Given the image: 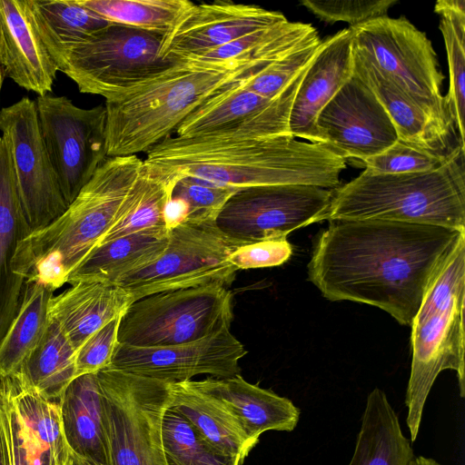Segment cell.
<instances>
[{
	"label": "cell",
	"instance_id": "1",
	"mask_svg": "<svg viewBox=\"0 0 465 465\" xmlns=\"http://www.w3.org/2000/svg\"><path fill=\"white\" fill-rule=\"evenodd\" d=\"M463 234L402 222L331 221L314 245L308 279L329 301L372 305L411 326L434 275Z\"/></svg>",
	"mask_w": 465,
	"mask_h": 465
},
{
	"label": "cell",
	"instance_id": "2",
	"mask_svg": "<svg viewBox=\"0 0 465 465\" xmlns=\"http://www.w3.org/2000/svg\"><path fill=\"white\" fill-rule=\"evenodd\" d=\"M143 162L177 177L189 176L236 190L307 184L335 189L346 160L321 143L292 134L265 138L169 136Z\"/></svg>",
	"mask_w": 465,
	"mask_h": 465
},
{
	"label": "cell",
	"instance_id": "3",
	"mask_svg": "<svg viewBox=\"0 0 465 465\" xmlns=\"http://www.w3.org/2000/svg\"><path fill=\"white\" fill-rule=\"evenodd\" d=\"M143 166L137 155L108 157L59 217L18 243L14 272L52 291L66 283L124 214Z\"/></svg>",
	"mask_w": 465,
	"mask_h": 465
},
{
	"label": "cell",
	"instance_id": "4",
	"mask_svg": "<svg viewBox=\"0 0 465 465\" xmlns=\"http://www.w3.org/2000/svg\"><path fill=\"white\" fill-rule=\"evenodd\" d=\"M278 58L266 54L246 63L208 65L174 61L144 84L110 101L106 109L108 157L146 153L228 83L261 72Z\"/></svg>",
	"mask_w": 465,
	"mask_h": 465
},
{
	"label": "cell",
	"instance_id": "5",
	"mask_svg": "<svg viewBox=\"0 0 465 465\" xmlns=\"http://www.w3.org/2000/svg\"><path fill=\"white\" fill-rule=\"evenodd\" d=\"M465 148L438 168L387 174L364 170L332 191L320 219L383 220L445 227L465 232Z\"/></svg>",
	"mask_w": 465,
	"mask_h": 465
},
{
	"label": "cell",
	"instance_id": "6",
	"mask_svg": "<svg viewBox=\"0 0 465 465\" xmlns=\"http://www.w3.org/2000/svg\"><path fill=\"white\" fill-rule=\"evenodd\" d=\"M464 304L465 234L434 275L411 325L412 359L405 405L411 442L417 439L430 389L442 371L457 373L460 395L465 396Z\"/></svg>",
	"mask_w": 465,
	"mask_h": 465
},
{
	"label": "cell",
	"instance_id": "7",
	"mask_svg": "<svg viewBox=\"0 0 465 465\" xmlns=\"http://www.w3.org/2000/svg\"><path fill=\"white\" fill-rule=\"evenodd\" d=\"M111 465H166L163 420L168 381L104 368L97 372Z\"/></svg>",
	"mask_w": 465,
	"mask_h": 465
},
{
	"label": "cell",
	"instance_id": "8",
	"mask_svg": "<svg viewBox=\"0 0 465 465\" xmlns=\"http://www.w3.org/2000/svg\"><path fill=\"white\" fill-rule=\"evenodd\" d=\"M349 27L355 52L391 76L430 115L457 130L451 109L441 94L445 76L425 33L405 16L384 15Z\"/></svg>",
	"mask_w": 465,
	"mask_h": 465
},
{
	"label": "cell",
	"instance_id": "9",
	"mask_svg": "<svg viewBox=\"0 0 465 465\" xmlns=\"http://www.w3.org/2000/svg\"><path fill=\"white\" fill-rule=\"evenodd\" d=\"M232 294L208 284L141 298L121 316L118 343L160 347L187 343L230 328Z\"/></svg>",
	"mask_w": 465,
	"mask_h": 465
},
{
	"label": "cell",
	"instance_id": "10",
	"mask_svg": "<svg viewBox=\"0 0 465 465\" xmlns=\"http://www.w3.org/2000/svg\"><path fill=\"white\" fill-rule=\"evenodd\" d=\"M162 35L111 24L68 54L60 69L79 91L116 99L169 68Z\"/></svg>",
	"mask_w": 465,
	"mask_h": 465
},
{
	"label": "cell",
	"instance_id": "11",
	"mask_svg": "<svg viewBox=\"0 0 465 465\" xmlns=\"http://www.w3.org/2000/svg\"><path fill=\"white\" fill-rule=\"evenodd\" d=\"M240 245L212 223L185 222L170 232L163 253L115 284L134 302L148 295L208 284L229 287L238 271L228 257Z\"/></svg>",
	"mask_w": 465,
	"mask_h": 465
},
{
	"label": "cell",
	"instance_id": "12",
	"mask_svg": "<svg viewBox=\"0 0 465 465\" xmlns=\"http://www.w3.org/2000/svg\"><path fill=\"white\" fill-rule=\"evenodd\" d=\"M35 102L40 133L69 205L108 158L106 109L81 108L66 96L48 94Z\"/></svg>",
	"mask_w": 465,
	"mask_h": 465
},
{
	"label": "cell",
	"instance_id": "13",
	"mask_svg": "<svg viewBox=\"0 0 465 465\" xmlns=\"http://www.w3.org/2000/svg\"><path fill=\"white\" fill-rule=\"evenodd\" d=\"M332 191L307 184L240 189L226 202L215 225L240 244L286 238L296 229L320 222Z\"/></svg>",
	"mask_w": 465,
	"mask_h": 465
},
{
	"label": "cell",
	"instance_id": "14",
	"mask_svg": "<svg viewBox=\"0 0 465 465\" xmlns=\"http://www.w3.org/2000/svg\"><path fill=\"white\" fill-rule=\"evenodd\" d=\"M308 68L272 99L245 86L246 79L253 74L228 83L176 128V136L230 139L292 134L291 111Z\"/></svg>",
	"mask_w": 465,
	"mask_h": 465
},
{
	"label": "cell",
	"instance_id": "15",
	"mask_svg": "<svg viewBox=\"0 0 465 465\" xmlns=\"http://www.w3.org/2000/svg\"><path fill=\"white\" fill-rule=\"evenodd\" d=\"M0 131L9 143L23 211L33 231L67 208L44 143L35 102L23 97L0 110Z\"/></svg>",
	"mask_w": 465,
	"mask_h": 465
},
{
	"label": "cell",
	"instance_id": "16",
	"mask_svg": "<svg viewBox=\"0 0 465 465\" xmlns=\"http://www.w3.org/2000/svg\"><path fill=\"white\" fill-rule=\"evenodd\" d=\"M246 353L243 344L226 328L194 341L171 346L117 343L108 368L168 382L190 381L199 374L227 378L240 374L239 361Z\"/></svg>",
	"mask_w": 465,
	"mask_h": 465
},
{
	"label": "cell",
	"instance_id": "17",
	"mask_svg": "<svg viewBox=\"0 0 465 465\" xmlns=\"http://www.w3.org/2000/svg\"><path fill=\"white\" fill-rule=\"evenodd\" d=\"M316 127L321 143L345 160L363 161L399 140L382 104L354 74L321 111Z\"/></svg>",
	"mask_w": 465,
	"mask_h": 465
},
{
	"label": "cell",
	"instance_id": "18",
	"mask_svg": "<svg viewBox=\"0 0 465 465\" xmlns=\"http://www.w3.org/2000/svg\"><path fill=\"white\" fill-rule=\"evenodd\" d=\"M286 19L281 12L254 5L193 3L163 36L159 54L170 61L183 60Z\"/></svg>",
	"mask_w": 465,
	"mask_h": 465
},
{
	"label": "cell",
	"instance_id": "19",
	"mask_svg": "<svg viewBox=\"0 0 465 465\" xmlns=\"http://www.w3.org/2000/svg\"><path fill=\"white\" fill-rule=\"evenodd\" d=\"M352 74L375 94L391 119L400 141L442 158L465 148L456 129L430 115L391 76L352 49Z\"/></svg>",
	"mask_w": 465,
	"mask_h": 465
},
{
	"label": "cell",
	"instance_id": "20",
	"mask_svg": "<svg viewBox=\"0 0 465 465\" xmlns=\"http://www.w3.org/2000/svg\"><path fill=\"white\" fill-rule=\"evenodd\" d=\"M352 66V32L350 27L323 39L298 88L292 107L289 125L293 137L321 143L316 127L318 115L351 78Z\"/></svg>",
	"mask_w": 465,
	"mask_h": 465
},
{
	"label": "cell",
	"instance_id": "21",
	"mask_svg": "<svg viewBox=\"0 0 465 465\" xmlns=\"http://www.w3.org/2000/svg\"><path fill=\"white\" fill-rule=\"evenodd\" d=\"M0 31L5 76L38 96L51 92L59 69L35 29L28 0H0Z\"/></svg>",
	"mask_w": 465,
	"mask_h": 465
},
{
	"label": "cell",
	"instance_id": "22",
	"mask_svg": "<svg viewBox=\"0 0 465 465\" xmlns=\"http://www.w3.org/2000/svg\"><path fill=\"white\" fill-rule=\"evenodd\" d=\"M191 382L221 401L254 440L267 430L292 431L299 422L300 410L291 400L252 384L240 374Z\"/></svg>",
	"mask_w": 465,
	"mask_h": 465
},
{
	"label": "cell",
	"instance_id": "23",
	"mask_svg": "<svg viewBox=\"0 0 465 465\" xmlns=\"http://www.w3.org/2000/svg\"><path fill=\"white\" fill-rule=\"evenodd\" d=\"M32 230L18 194L8 142L0 137V339L15 316L25 280L12 269L18 243Z\"/></svg>",
	"mask_w": 465,
	"mask_h": 465
},
{
	"label": "cell",
	"instance_id": "24",
	"mask_svg": "<svg viewBox=\"0 0 465 465\" xmlns=\"http://www.w3.org/2000/svg\"><path fill=\"white\" fill-rule=\"evenodd\" d=\"M133 303L117 285L79 282L52 296L48 317L54 320L75 351L95 331L124 314Z\"/></svg>",
	"mask_w": 465,
	"mask_h": 465
},
{
	"label": "cell",
	"instance_id": "25",
	"mask_svg": "<svg viewBox=\"0 0 465 465\" xmlns=\"http://www.w3.org/2000/svg\"><path fill=\"white\" fill-rule=\"evenodd\" d=\"M69 450L99 465H111L97 373L75 377L58 400Z\"/></svg>",
	"mask_w": 465,
	"mask_h": 465
},
{
	"label": "cell",
	"instance_id": "26",
	"mask_svg": "<svg viewBox=\"0 0 465 465\" xmlns=\"http://www.w3.org/2000/svg\"><path fill=\"white\" fill-rule=\"evenodd\" d=\"M170 232L166 227L146 229L97 244L70 273L67 283L115 285L124 276L155 262L168 245Z\"/></svg>",
	"mask_w": 465,
	"mask_h": 465
},
{
	"label": "cell",
	"instance_id": "27",
	"mask_svg": "<svg viewBox=\"0 0 465 465\" xmlns=\"http://www.w3.org/2000/svg\"><path fill=\"white\" fill-rule=\"evenodd\" d=\"M168 409L183 416L215 448L242 461L258 443L221 401L195 388L191 380L170 383Z\"/></svg>",
	"mask_w": 465,
	"mask_h": 465
},
{
	"label": "cell",
	"instance_id": "28",
	"mask_svg": "<svg viewBox=\"0 0 465 465\" xmlns=\"http://www.w3.org/2000/svg\"><path fill=\"white\" fill-rule=\"evenodd\" d=\"M414 457L386 393L374 388L366 400L356 444L348 465H410Z\"/></svg>",
	"mask_w": 465,
	"mask_h": 465
},
{
	"label": "cell",
	"instance_id": "29",
	"mask_svg": "<svg viewBox=\"0 0 465 465\" xmlns=\"http://www.w3.org/2000/svg\"><path fill=\"white\" fill-rule=\"evenodd\" d=\"M35 29L62 68L70 52L111 24L79 0H28Z\"/></svg>",
	"mask_w": 465,
	"mask_h": 465
},
{
	"label": "cell",
	"instance_id": "30",
	"mask_svg": "<svg viewBox=\"0 0 465 465\" xmlns=\"http://www.w3.org/2000/svg\"><path fill=\"white\" fill-rule=\"evenodd\" d=\"M22 386L42 397L59 400L75 376V350L58 323L48 317L46 328L19 371Z\"/></svg>",
	"mask_w": 465,
	"mask_h": 465
},
{
	"label": "cell",
	"instance_id": "31",
	"mask_svg": "<svg viewBox=\"0 0 465 465\" xmlns=\"http://www.w3.org/2000/svg\"><path fill=\"white\" fill-rule=\"evenodd\" d=\"M24 423L32 449L43 465H64L69 453L58 402L22 386L15 376L1 381Z\"/></svg>",
	"mask_w": 465,
	"mask_h": 465
},
{
	"label": "cell",
	"instance_id": "32",
	"mask_svg": "<svg viewBox=\"0 0 465 465\" xmlns=\"http://www.w3.org/2000/svg\"><path fill=\"white\" fill-rule=\"evenodd\" d=\"M54 291L25 282L18 310L0 339V381L16 374L41 339L48 322V303Z\"/></svg>",
	"mask_w": 465,
	"mask_h": 465
},
{
	"label": "cell",
	"instance_id": "33",
	"mask_svg": "<svg viewBox=\"0 0 465 465\" xmlns=\"http://www.w3.org/2000/svg\"><path fill=\"white\" fill-rule=\"evenodd\" d=\"M434 12L440 15L439 29L447 53L450 82L445 97L460 138L465 143V1L440 0L434 5Z\"/></svg>",
	"mask_w": 465,
	"mask_h": 465
},
{
	"label": "cell",
	"instance_id": "34",
	"mask_svg": "<svg viewBox=\"0 0 465 465\" xmlns=\"http://www.w3.org/2000/svg\"><path fill=\"white\" fill-rule=\"evenodd\" d=\"M110 24L164 35L193 2L188 0H79Z\"/></svg>",
	"mask_w": 465,
	"mask_h": 465
},
{
	"label": "cell",
	"instance_id": "35",
	"mask_svg": "<svg viewBox=\"0 0 465 465\" xmlns=\"http://www.w3.org/2000/svg\"><path fill=\"white\" fill-rule=\"evenodd\" d=\"M163 445L166 465H242L239 458L211 444L179 413L167 410L163 420Z\"/></svg>",
	"mask_w": 465,
	"mask_h": 465
},
{
	"label": "cell",
	"instance_id": "36",
	"mask_svg": "<svg viewBox=\"0 0 465 465\" xmlns=\"http://www.w3.org/2000/svg\"><path fill=\"white\" fill-rule=\"evenodd\" d=\"M319 34L308 42L278 58L260 73L248 77L245 86L268 98L280 95L289 84L310 66L322 45Z\"/></svg>",
	"mask_w": 465,
	"mask_h": 465
},
{
	"label": "cell",
	"instance_id": "37",
	"mask_svg": "<svg viewBox=\"0 0 465 465\" xmlns=\"http://www.w3.org/2000/svg\"><path fill=\"white\" fill-rule=\"evenodd\" d=\"M237 191L196 178L181 176L172 194L186 202L189 210L186 222L203 223L215 222L226 202Z\"/></svg>",
	"mask_w": 465,
	"mask_h": 465
},
{
	"label": "cell",
	"instance_id": "38",
	"mask_svg": "<svg viewBox=\"0 0 465 465\" xmlns=\"http://www.w3.org/2000/svg\"><path fill=\"white\" fill-rule=\"evenodd\" d=\"M449 157H440L398 140L382 153L361 163L365 170L372 173L400 174L432 171Z\"/></svg>",
	"mask_w": 465,
	"mask_h": 465
},
{
	"label": "cell",
	"instance_id": "39",
	"mask_svg": "<svg viewBox=\"0 0 465 465\" xmlns=\"http://www.w3.org/2000/svg\"><path fill=\"white\" fill-rule=\"evenodd\" d=\"M397 0H302L305 6L318 19L327 24L346 22L354 26L387 15Z\"/></svg>",
	"mask_w": 465,
	"mask_h": 465
},
{
	"label": "cell",
	"instance_id": "40",
	"mask_svg": "<svg viewBox=\"0 0 465 465\" xmlns=\"http://www.w3.org/2000/svg\"><path fill=\"white\" fill-rule=\"evenodd\" d=\"M120 317H117L94 334L75 351V376L97 373L108 367L118 343Z\"/></svg>",
	"mask_w": 465,
	"mask_h": 465
},
{
	"label": "cell",
	"instance_id": "41",
	"mask_svg": "<svg viewBox=\"0 0 465 465\" xmlns=\"http://www.w3.org/2000/svg\"><path fill=\"white\" fill-rule=\"evenodd\" d=\"M292 254V246L286 238L266 240L236 246L228 257L237 270L279 266Z\"/></svg>",
	"mask_w": 465,
	"mask_h": 465
},
{
	"label": "cell",
	"instance_id": "42",
	"mask_svg": "<svg viewBox=\"0 0 465 465\" xmlns=\"http://www.w3.org/2000/svg\"><path fill=\"white\" fill-rule=\"evenodd\" d=\"M0 391L10 465H42L30 448L24 423L12 398L3 387Z\"/></svg>",
	"mask_w": 465,
	"mask_h": 465
},
{
	"label": "cell",
	"instance_id": "43",
	"mask_svg": "<svg viewBox=\"0 0 465 465\" xmlns=\"http://www.w3.org/2000/svg\"><path fill=\"white\" fill-rule=\"evenodd\" d=\"M188 212L186 202L181 197L172 194L164 209V223L166 228L171 231L185 223L187 221Z\"/></svg>",
	"mask_w": 465,
	"mask_h": 465
},
{
	"label": "cell",
	"instance_id": "44",
	"mask_svg": "<svg viewBox=\"0 0 465 465\" xmlns=\"http://www.w3.org/2000/svg\"><path fill=\"white\" fill-rule=\"evenodd\" d=\"M0 465H10L9 449L3 418L2 394L0 391Z\"/></svg>",
	"mask_w": 465,
	"mask_h": 465
},
{
	"label": "cell",
	"instance_id": "45",
	"mask_svg": "<svg viewBox=\"0 0 465 465\" xmlns=\"http://www.w3.org/2000/svg\"><path fill=\"white\" fill-rule=\"evenodd\" d=\"M64 465H99L69 450Z\"/></svg>",
	"mask_w": 465,
	"mask_h": 465
},
{
	"label": "cell",
	"instance_id": "46",
	"mask_svg": "<svg viewBox=\"0 0 465 465\" xmlns=\"http://www.w3.org/2000/svg\"><path fill=\"white\" fill-rule=\"evenodd\" d=\"M410 465H441L440 462L431 458L424 456L413 457Z\"/></svg>",
	"mask_w": 465,
	"mask_h": 465
},
{
	"label": "cell",
	"instance_id": "47",
	"mask_svg": "<svg viewBox=\"0 0 465 465\" xmlns=\"http://www.w3.org/2000/svg\"><path fill=\"white\" fill-rule=\"evenodd\" d=\"M5 77V67L2 63V37H1V31H0V93L2 89V85L4 83V79Z\"/></svg>",
	"mask_w": 465,
	"mask_h": 465
}]
</instances>
